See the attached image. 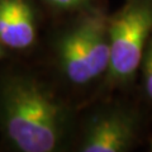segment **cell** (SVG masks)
<instances>
[{"instance_id": "obj_1", "label": "cell", "mask_w": 152, "mask_h": 152, "mask_svg": "<svg viewBox=\"0 0 152 152\" xmlns=\"http://www.w3.org/2000/svg\"><path fill=\"white\" fill-rule=\"evenodd\" d=\"M75 108L37 75L0 77V133L18 152H58L72 143Z\"/></svg>"}, {"instance_id": "obj_2", "label": "cell", "mask_w": 152, "mask_h": 152, "mask_svg": "<svg viewBox=\"0 0 152 152\" xmlns=\"http://www.w3.org/2000/svg\"><path fill=\"white\" fill-rule=\"evenodd\" d=\"M52 57L70 90L86 93L98 88L99 91L109 67V14L99 7L70 15L55 33Z\"/></svg>"}, {"instance_id": "obj_3", "label": "cell", "mask_w": 152, "mask_h": 152, "mask_svg": "<svg viewBox=\"0 0 152 152\" xmlns=\"http://www.w3.org/2000/svg\"><path fill=\"white\" fill-rule=\"evenodd\" d=\"M152 36V0H126L109 15V67L98 94L133 85Z\"/></svg>"}, {"instance_id": "obj_4", "label": "cell", "mask_w": 152, "mask_h": 152, "mask_svg": "<svg viewBox=\"0 0 152 152\" xmlns=\"http://www.w3.org/2000/svg\"><path fill=\"white\" fill-rule=\"evenodd\" d=\"M143 115L123 100H107L93 107L77 124L71 146L79 152H128L140 142Z\"/></svg>"}, {"instance_id": "obj_5", "label": "cell", "mask_w": 152, "mask_h": 152, "mask_svg": "<svg viewBox=\"0 0 152 152\" xmlns=\"http://www.w3.org/2000/svg\"><path fill=\"white\" fill-rule=\"evenodd\" d=\"M38 31L39 17L33 0H0V43L5 50H31Z\"/></svg>"}, {"instance_id": "obj_6", "label": "cell", "mask_w": 152, "mask_h": 152, "mask_svg": "<svg viewBox=\"0 0 152 152\" xmlns=\"http://www.w3.org/2000/svg\"><path fill=\"white\" fill-rule=\"evenodd\" d=\"M51 12L66 15H75L99 8L98 0H41Z\"/></svg>"}, {"instance_id": "obj_7", "label": "cell", "mask_w": 152, "mask_h": 152, "mask_svg": "<svg viewBox=\"0 0 152 152\" xmlns=\"http://www.w3.org/2000/svg\"><path fill=\"white\" fill-rule=\"evenodd\" d=\"M140 75L142 80V90L146 99L152 104V36L148 41L145 56L140 69Z\"/></svg>"}, {"instance_id": "obj_8", "label": "cell", "mask_w": 152, "mask_h": 152, "mask_svg": "<svg viewBox=\"0 0 152 152\" xmlns=\"http://www.w3.org/2000/svg\"><path fill=\"white\" fill-rule=\"evenodd\" d=\"M4 52H5V47L0 43V61H1V58L4 57Z\"/></svg>"}, {"instance_id": "obj_9", "label": "cell", "mask_w": 152, "mask_h": 152, "mask_svg": "<svg viewBox=\"0 0 152 152\" xmlns=\"http://www.w3.org/2000/svg\"><path fill=\"white\" fill-rule=\"evenodd\" d=\"M151 151H152V140H151Z\"/></svg>"}]
</instances>
